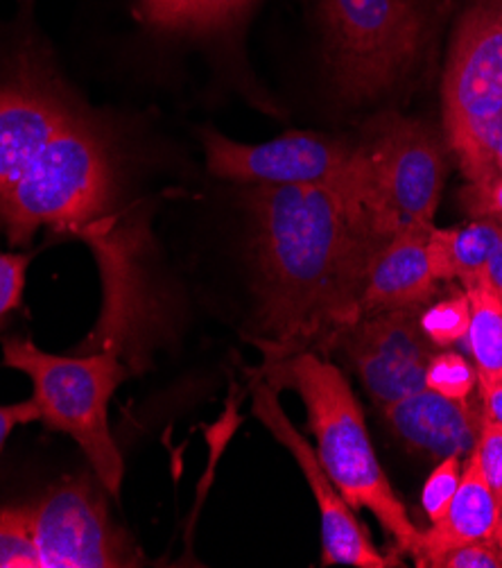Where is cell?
<instances>
[{
    "label": "cell",
    "mask_w": 502,
    "mask_h": 568,
    "mask_svg": "<svg viewBox=\"0 0 502 568\" xmlns=\"http://www.w3.org/2000/svg\"><path fill=\"white\" fill-rule=\"evenodd\" d=\"M260 378L278 392L299 394L317 439L315 453L332 485L354 509H369L399 552L410 555L419 530L376 458L360 404L342 372L317 352H299L265 358Z\"/></svg>",
    "instance_id": "3957f363"
},
{
    "label": "cell",
    "mask_w": 502,
    "mask_h": 568,
    "mask_svg": "<svg viewBox=\"0 0 502 568\" xmlns=\"http://www.w3.org/2000/svg\"><path fill=\"white\" fill-rule=\"evenodd\" d=\"M3 365L32 381V402L39 422L69 435L86 456L91 471L111 498H121L125 460L109 426V406L116 389L134 376L116 349L58 356L34 345L30 337L0 339Z\"/></svg>",
    "instance_id": "5b68a950"
},
{
    "label": "cell",
    "mask_w": 502,
    "mask_h": 568,
    "mask_svg": "<svg viewBox=\"0 0 502 568\" xmlns=\"http://www.w3.org/2000/svg\"><path fill=\"white\" fill-rule=\"evenodd\" d=\"M332 82L351 102L395 89L417 64L426 19L412 0H321Z\"/></svg>",
    "instance_id": "52a82bcc"
},
{
    "label": "cell",
    "mask_w": 502,
    "mask_h": 568,
    "mask_svg": "<svg viewBox=\"0 0 502 568\" xmlns=\"http://www.w3.org/2000/svg\"><path fill=\"white\" fill-rule=\"evenodd\" d=\"M32 422H39V410L32 399L0 406V450L6 448V442L10 439L17 426L32 424Z\"/></svg>",
    "instance_id": "484cf974"
},
{
    "label": "cell",
    "mask_w": 502,
    "mask_h": 568,
    "mask_svg": "<svg viewBox=\"0 0 502 568\" xmlns=\"http://www.w3.org/2000/svg\"><path fill=\"white\" fill-rule=\"evenodd\" d=\"M252 410L256 419L276 437V442L284 444L293 453L304 478L313 489L321 519V564L356 568L392 566V559L382 557L373 548L362 524L354 517V507L345 500V496L324 471L315 448L286 417L281 404H278V389L263 378H258L254 385Z\"/></svg>",
    "instance_id": "30bf717a"
},
{
    "label": "cell",
    "mask_w": 502,
    "mask_h": 568,
    "mask_svg": "<svg viewBox=\"0 0 502 568\" xmlns=\"http://www.w3.org/2000/svg\"><path fill=\"white\" fill-rule=\"evenodd\" d=\"M471 304L469 347L478 374L502 372V297L484 278L464 288Z\"/></svg>",
    "instance_id": "e0dca14e"
},
{
    "label": "cell",
    "mask_w": 502,
    "mask_h": 568,
    "mask_svg": "<svg viewBox=\"0 0 502 568\" xmlns=\"http://www.w3.org/2000/svg\"><path fill=\"white\" fill-rule=\"evenodd\" d=\"M0 568H37L25 503L0 507Z\"/></svg>",
    "instance_id": "ffe728a7"
},
{
    "label": "cell",
    "mask_w": 502,
    "mask_h": 568,
    "mask_svg": "<svg viewBox=\"0 0 502 568\" xmlns=\"http://www.w3.org/2000/svg\"><path fill=\"white\" fill-rule=\"evenodd\" d=\"M500 528L502 503L484 480L478 460L471 453L451 507L426 532L417 535L410 555L414 557L417 566L430 568L441 552L453 546L480 539H498Z\"/></svg>",
    "instance_id": "5bb4252c"
},
{
    "label": "cell",
    "mask_w": 502,
    "mask_h": 568,
    "mask_svg": "<svg viewBox=\"0 0 502 568\" xmlns=\"http://www.w3.org/2000/svg\"><path fill=\"white\" fill-rule=\"evenodd\" d=\"M482 278L489 283V286H491L495 293L502 295V243L498 245L495 254H493L491 261L486 263Z\"/></svg>",
    "instance_id": "83f0119b"
},
{
    "label": "cell",
    "mask_w": 502,
    "mask_h": 568,
    "mask_svg": "<svg viewBox=\"0 0 502 568\" xmlns=\"http://www.w3.org/2000/svg\"><path fill=\"white\" fill-rule=\"evenodd\" d=\"M202 145L211 175L245 186L335 184L354 150L347 141L315 132H288L265 143H240L217 130H204Z\"/></svg>",
    "instance_id": "9c48e42d"
},
{
    "label": "cell",
    "mask_w": 502,
    "mask_h": 568,
    "mask_svg": "<svg viewBox=\"0 0 502 568\" xmlns=\"http://www.w3.org/2000/svg\"><path fill=\"white\" fill-rule=\"evenodd\" d=\"M3 234V224H0ZM34 254L30 252H3L0 250V328L8 322L12 313H17L23 304L25 276Z\"/></svg>",
    "instance_id": "7402d4cb"
},
{
    "label": "cell",
    "mask_w": 502,
    "mask_h": 568,
    "mask_svg": "<svg viewBox=\"0 0 502 568\" xmlns=\"http://www.w3.org/2000/svg\"><path fill=\"white\" fill-rule=\"evenodd\" d=\"M247 8L245 0H139L141 19L163 32H215Z\"/></svg>",
    "instance_id": "2e32d148"
},
{
    "label": "cell",
    "mask_w": 502,
    "mask_h": 568,
    "mask_svg": "<svg viewBox=\"0 0 502 568\" xmlns=\"http://www.w3.org/2000/svg\"><path fill=\"white\" fill-rule=\"evenodd\" d=\"M473 458L478 460V467L502 503V426L493 424L482 417L478 444L473 448Z\"/></svg>",
    "instance_id": "603a6c76"
},
{
    "label": "cell",
    "mask_w": 502,
    "mask_h": 568,
    "mask_svg": "<svg viewBox=\"0 0 502 568\" xmlns=\"http://www.w3.org/2000/svg\"><path fill=\"white\" fill-rule=\"evenodd\" d=\"M471 304L467 293L441 300L419 315V326L434 347H453L467 337Z\"/></svg>",
    "instance_id": "ac0fdd59"
},
{
    "label": "cell",
    "mask_w": 502,
    "mask_h": 568,
    "mask_svg": "<svg viewBox=\"0 0 502 568\" xmlns=\"http://www.w3.org/2000/svg\"><path fill=\"white\" fill-rule=\"evenodd\" d=\"M256 333L265 358L328 352L362 317L376 254L335 184L247 186Z\"/></svg>",
    "instance_id": "7a4b0ae2"
},
{
    "label": "cell",
    "mask_w": 502,
    "mask_h": 568,
    "mask_svg": "<svg viewBox=\"0 0 502 568\" xmlns=\"http://www.w3.org/2000/svg\"><path fill=\"white\" fill-rule=\"evenodd\" d=\"M93 471L62 476L25 503L37 568H134L147 559L114 519Z\"/></svg>",
    "instance_id": "ba28073f"
},
{
    "label": "cell",
    "mask_w": 502,
    "mask_h": 568,
    "mask_svg": "<svg viewBox=\"0 0 502 568\" xmlns=\"http://www.w3.org/2000/svg\"><path fill=\"white\" fill-rule=\"evenodd\" d=\"M338 345L345 347L367 394L380 408L426 387L432 343L419 326L417 308L365 315Z\"/></svg>",
    "instance_id": "8fae6325"
},
{
    "label": "cell",
    "mask_w": 502,
    "mask_h": 568,
    "mask_svg": "<svg viewBox=\"0 0 502 568\" xmlns=\"http://www.w3.org/2000/svg\"><path fill=\"white\" fill-rule=\"evenodd\" d=\"M121 152L109 128L37 54L0 62V224L10 247L48 230L86 247L121 206Z\"/></svg>",
    "instance_id": "6da1fadb"
},
{
    "label": "cell",
    "mask_w": 502,
    "mask_h": 568,
    "mask_svg": "<svg viewBox=\"0 0 502 568\" xmlns=\"http://www.w3.org/2000/svg\"><path fill=\"white\" fill-rule=\"evenodd\" d=\"M478 387L484 406V419L502 426V372L478 374Z\"/></svg>",
    "instance_id": "4316f807"
},
{
    "label": "cell",
    "mask_w": 502,
    "mask_h": 568,
    "mask_svg": "<svg viewBox=\"0 0 502 568\" xmlns=\"http://www.w3.org/2000/svg\"><path fill=\"white\" fill-rule=\"evenodd\" d=\"M495 168H498V173L502 175V125H500L498 141H495Z\"/></svg>",
    "instance_id": "f1b7e54d"
},
{
    "label": "cell",
    "mask_w": 502,
    "mask_h": 568,
    "mask_svg": "<svg viewBox=\"0 0 502 568\" xmlns=\"http://www.w3.org/2000/svg\"><path fill=\"white\" fill-rule=\"evenodd\" d=\"M443 180L445 159L432 132L419 121L385 113L354 145L335 186L378 252L406 232L432 230Z\"/></svg>",
    "instance_id": "277c9868"
},
{
    "label": "cell",
    "mask_w": 502,
    "mask_h": 568,
    "mask_svg": "<svg viewBox=\"0 0 502 568\" xmlns=\"http://www.w3.org/2000/svg\"><path fill=\"white\" fill-rule=\"evenodd\" d=\"M502 243V222L475 217L453 230L430 232V261L437 281L458 278L462 288L482 278L486 263Z\"/></svg>",
    "instance_id": "9a60e30c"
},
{
    "label": "cell",
    "mask_w": 502,
    "mask_h": 568,
    "mask_svg": "<svg viewBox=\"0 0 502 568\" xmlns=\"http://www.w3.org/2000/svg\"><path fill=\"white\" fill-rule=\"evenodd\" d=\"M443 128L469 184L498 178L502 125V0H478L462 17L441 84Z\"/></svg>",
    "instance_id": "8992f818"
},
{
    "label": "cell",
    "mask_w": 502,
    "mask_h": 568,
    "mask_svg": "<svg viewBox=\"0 0 502 568\" xmlns=\"http://www.w3.org/2000/svg\"><path fill=\"white\" fill-rule=\"evenodd\" d=\"M460 478H462V458H455V456L439 460V465L432 469L421 494V503L430 524L439 521L445 515V509L451 507V500L460 487Z\"/></svg>",
    "instance_id": "44dd1931"
},
{
    "label": "cell",
    "mask_w": 502,
    "mask_h": 568,
    "mask_svg": "<svg viewBox=\"0 0 502 568\" xmlns=\"http://www.w3.org/2000/svg\"><path fill=\"white\" fill-rule=\"evenodd\" d=\"M478 385V369L455 352L432 354L426 369V387L453 402H469Z\"/></svg>",
    "instance_id": "d6986e66"
},
{
    "label": "cell",
    "mask_w": 502,
    "mask_h": 568,
    "mask_svg": "<svg viewBox=\"0 0 502 568\" xmlns=\"http://www.w3.org/2000/svg\"><path fill=\"white\" fill-rule=\"evenodd\" d=\"M460 202L473 220L489 217L502 222V175L489 182L464 186L460 193Z\"/></svg>",
    "instance_id": "d4e9b609"
},
{
    "label": "cell",
    "mask_w": 502,
    "mask_h": 568,
    "mask_svg": "<svg viewBox=\"0 0 502 568\" xmlns=\"http://www.w3.org/2000/svg\"><path fill=\"white\" fill-rule=\"evenodd\" d=\"M500 297H502V295H500Z\"/></svg>",
    "instance_id": "d6a6232c"
},
{
    "label": "cell",
    "mask_w": 502,
    "mask_h": 568,
    "mask_svg": "<svg viewBox=\"0 0 502 568\" xmlns=\"http://www.w3.org/2000/svg\"><path fill=\"white\" fill-rule=\"evenodd\" d=\"M430 568H502V546L498 539H480L441 552Z\"/></svg>",
    "instance_id": "cb8c5ba5"
},
{
    "label": "cell",
    "mask_w": 502,
    "mask_h": 568,
    "mask_svg": "<svg viewBox=\"0 0 502 568\" xmlns=\"http://www.w3.org/2000/svg\"><path fill=\"white\" fill-rule=\"evenodd\" d=\"M498 544L502 546V528H500V535H498Z\"/></svg>",
    "instance_id": "f546056e"
},
{
    "label": "cell",
    "mask_w": 502,
    "mask_h": 568,
    "mask_svg": "<svg viewBox=\"0 0 502 568\" xmlns=\"http://www.w3.org/2000/svg\"><path fill=\"white\" fill-rule=\"evenodd\" d=\"M432 230L406 232L373 254L362 291V317L380 311L419 308L434 295L439 281L430 261Z\"/></svg>",
    "instance_id": "4fadbf2b"
},
{
    "label": "cell",
    "mask_w": 502,
    "mask_h": 568,
    "mask_svg": "<svg viewBox=\"0 0 502 568\" xmlns=\"http://www.w3.org/2000/svg\"><path fill=\"white\" fill-rule=\"evenodd\" d=\"M245 3H247V0H245ZM247 6H249V3H247Z\"/></svg>",
    "instance_id": "1f68e13d"
},
{
    "label": "cell",
    "mask_w": 502,
    "mask_h": 568,
    "mask_svg": "<svg viewBox=\"0 0 502 568\" xmlns=\"http://www.w3.org/2000/svg\"><path fill=\"white\" fill-rule=\"evenodd\" d=\"M247 3H249V6H252V3H254V0H247Z\"/></svg>",
    "instance_id": "4dcf8cb0"
},
{
    "label": "cell",
    "mask_w": 502,
    "mask_h": 568,
    "mask_svg": "<svg viewBox=\"0 0 502 568\" xmlns=\"http://www.w3.org/2000/svg\"><path fill=\"white\" fill-rule=\"evenodd\" d=\"M387 424L414 450L428 456L462 458L471 456L482 417H478L469 404L445 399V396L423 387L414 394L382 408Z\"/></svg>",
    "instance_id": "7c38bea8"
}]
</instances>
